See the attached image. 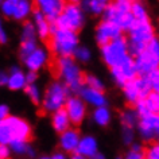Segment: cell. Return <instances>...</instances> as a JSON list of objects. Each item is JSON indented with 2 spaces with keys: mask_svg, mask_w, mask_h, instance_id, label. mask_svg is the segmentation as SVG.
<instances>
[{
  "mask_svg": "<svg viewBox=\"0 0 159 159\" xmlns=\"http://www.w3.org/2000/svg\"><path fill=\"white\" fill-rule=\"evenodd\" d=\"M31 136V127L25 119L8 116L0 121V143L3 146L11 144L15 140L27 142Z\"/></svg>",
  "mask_w": 159,
  "mask_h": 159,
  "instance_id": "6da1fadb",
  "label": "cell"
},
{
  "mask_svg": "<svg viewBox=\"0 0 159 159\" xmlns=\"http://www.w3.org/2000/svg\"><path fill=\"white\" fill-rule=\"evenodd\" d=\"M57 74L62 78L63 84L74 92H81L82 84L85 82V75L81 73L78 65L75 63L71 57H59L55 62Z\"/></svg>",
  "mask_w": 159,
  "mask_h": 159,
  "instance_id": "7a4b0ae2",
  "label": "cell"
},
{
  "mask_svg": "<svg viewBox=\"0 0 159 159\" xmlns=\"http://www.w3.org/2000/svg\"><path fill=\"white\" fill-rule=\"evenodd\" d=\"M50 39V47L59 57H71L78 49L77 34L69 30H57Z\"/></svg>",
  "mask_w": 159,
  "mask_h": 159,
  "instance_id": "3957f363",
  "label": "cell"
},
{
  "mask_svg": "<svg viewBox=\"0 0 159 159\" xmlns=\"http://www.w3.org/2000/svg\"><path fill=\"white\" fill-rule=\"evenodd\" d=\"M58 30H69L73 33L81 29L84 25V11L78 3H66L62 14L54 23Z\"/></svg>",
  "mask_w": 159,
  "mask_h": 159,
  "instance_id": "277c9868",
  "label": "cell"
},
{
  "mask_svg": "<svg viewBox=\"0 0 159 159\" xmlns=\"http://www.w3.org/2000/svg\"><path fill=\"white\" fill-rule=\"evenodd\" d=\"M67 93L69 88L63 84V82H53L47 86L45 97H43V109L46 112H53L55 113L59 109H63L66 105L67 100Z\"/></svg>",
  "mask_w": 159,
  "mask_h": 159,
  "instance_id": "5b68a950",
  "label": "cell"
},
{
  "mask_svg": "<svg viewBox=\"0 0 159 159\" xmlns=\"http://www.w3.org/2000/svg\"><path fill=\"white\" fill-rule=\"evenodd\" d=\"M101 57L104 62L111 69L120 66L127 58L129 57L128 53V42L124 38H119L116 41L108 43L101 47Z\"/></svg>",
  "mask_w": 159,
  "mask_h": 159,
  "instance_id": "8992f818",
  "label": "cell"
},
{
  "mask_svg": "<svg viewBox=\"0 0 159 159\" xmlns=\"http://www.w3.org/2000/svg\"><path fill=\"white\" fill-rule=\"evenodd\" d=\"M111 70H112V75H113V80L116 81V84L123 86V88H124L129 81L136 78V74H138L135 59H134V57H131V55L120 66L113 67V69H111Z\"/></svg>",
  "mask_w": 159,
  "mask_h": 159,
  "instance_id": "52a82bcc",
  "label": "cell"
},
{
  "mask_svg": "<svg viewBox=\"0 0 159 159\" xmlns=\"http://www.w3.org/2000/svg\"><path fill=\"white\" fill-rule=\"evenodd\" d=\"M121 31L123 30L116 23L102 20L101 23H98L96 29V41L102 47L111 42L116 41L119 38H121Z\"/></svg>",
  "mask_w": 159,
  "mask_h": 159,
  "instance_id": "ba28073f",
  "label": "cell"
},
{
  "mask_svg": "<svg viewBox=\"0 0 159 159\" xmlns=\"http://www.w3.org/2000/svg\"><path fill=\"white\" fill-rule=\"evenodd\" d=\"M129 39L131 42L148 45L154 39V27L148 20L140 22L136 20L129 30Z\"/></svg>",
  "mask_w": 159,
  "mask_h": 159,
  "instance_id": "9c48e42d",
  "label": "cell"
},
{
  "mask_svg": "<svg viewBox=\"0 0 159 159\" xmlns=\"http://www.w3.org/2000/svg\"><path fill=\"white\" fill-rule=\"evenodd\" d=\"M139 132L143 140L150 142L159 136V113H152L142 119L139 123Z\"/></svg>",
  "mask_w": 159,
  "mask_h": 159,
  "instance_id": "30bf717a",
  "label": "cell"
},
{
  "mask_svg": "<svg viewBox=\"0 0 159 159\" xmlns=\"http://www.w3.org/2000/svg\"><path fill=\"white\" fill-rule=\"evenodd\" d=\"M37 6V8L41 10L42 14L45 15L47 22L55 23V20L59 18V15L62 14L66 3L61 2V0H38Z\"/></svg>",
  "mask_w": 159,
  "mask_h": 159,
  "instance_id": "8fae6325",
  "label": "cell"
},
{
  "mask_svg": "<svg viewBox=\"0 0 159 159\" xmlns=\"http://www.w3.org/2000/svg\"><path fill=\"white\" fill-rule=\"evenodd\" d=\"M135 65H136L138 74L148 75L152 70L159 69V58L146 49L142 54H139L135 58Z\"/></svg>",
  "mask_w": 159,
  "mask_h": 159,
  "instance_id": "7c38bea8",
  "label": "cell"
},
{
  "mask_svg": "<svg viewBox=\"0 0 159 159\" xmlns=\"http://www.w3.org/2000/svg\"><path fill=\"white\" fill-rule=\"evenodd\" d=\"M65 109L67 115L70 117V121L73 124H80L82 123V120L85 119V113H86V107L84 104V101L81 100L80 97H69Z\"/></svg>",
  "mask_w": 159,
  "mask_h": 159,
  "instance_id": "4fadbf2b",
  "label": "cell"
},
{
  "mask_svg": "<svg viewBox=\"0 0 159 159\" xmlns=\"http://www.w3.org/2000/svg\"><path fill=\"white\" fill-rule=\"evenodd\" d=\"M80 142H81L80 132L73 128L67 129L66 132L61 134V136H59V146L65 152H75L80 146Z\"/></svg>",
  "mask_w": 159,
  "mask_h": 159,
  "instance_id": "5bb4252c",
  "label": "cell"
},
{
  "mask_svg": "<svg viewBox=\"0 0 159 159\" xmlns=\"http://www.w3.org/2000/svg\"><path fill=\"white\" fill-rule=\"evenodd\" d=\"M47 51L42 47H38L33 54H30L29 57L25 59V65L30 71H37L42 69L47 62Z\"/></svg>",
  "mask_w": 159,
  "mask_h": 159,
  "instance_id": "9a60e30c",
  "label": "cell"
},
{
  "mask_svg": "<svg viewBox=\"0 0 159 159\" xmlns=\"http://www.w3.org/2000/svg\"><path fill=\"white\" fill-rule=\"evenodd\" d=\"M80 94L82 96V100L86 101L88 104L96 107V108H100V107H105L107 104V98L104 96V93L100 92V90L92 89L89 86H85V88L81 89Z\"/></svg>",
  "mask_w": 159,
  "mask_h": 159,
  "instance_id": "2e32d148",
  "label": "cell"
},
{
  "mask_svg": "<svg viewBox=\"0 0 159 159\" xmlns=\"http://www.w3.org/2000/svg\"><path fill=\"white\" fill-rule=\"evenodd\" d=\"M70 123H71L70 117L65 108L57 111V112L53 113V116H51V125H53L54 131H57L59 135L66 132L67 129H70Z\"/></svg>",
  "mask_w": 159,
  "mask_h": 159,
  "instance_id": "e0dca14e",
  "label": "cell"
},
{
  "mask_svg": "<svg viewBox=\"0 0 159 159\" xmlns=\"http://www.w3.org/2000/svg\"><path fill=\"white\" fill-rule=\"evenodd\" d=\"M75 154H80L85 158H92L97 154V140L93 136H84L81 138L80 146Z\"/></svg>",
  "mask_w": 159,
  "mask_h": 159,
  "instance_id": "ac0fdd59",
  "label": "cell"
},
{
  "mask_svg": "<svg viewBox=\"0 0 159 159\" xmlns=\"http://www.w3.org/2000/svg\"><path fill=\"white\" fill-rule=\"evenodd\" d=\"M27 84V78L26 74H23V71L16 66H14L11 69V74H10V80H8V88L11 90H20V89H26Z\"/></svg>",
  "mask_w": 159,
  "mask_h": 159,
  "instance_id": "d6986e66",
  "label": "cell"
},
{
  "mask_svg": "<svg viewBox=\"0 0 159 159\" xmlns=\"http://www.w3.org/2000/svg\"><path fill=\"white\" fill-rule=\"evenodd\" d=\"M124 97L125 100L129 102V104H138V101L140 100V92H139V88L136 85V78L132 80V81H129L128 84H127L124 88Z\"/></svg>",
  "mask_w": 159,
  "mask_h": 159,
  "instance_id": "ffe728a7",
  "label": "cell"
},
{
  "mask_svg": "<svg viewBox=\"0 0 159 159\" xmlns=\"http://www.w3.org/2000/svg\"><path fill=\"white\" fill-rule=\"evenodd\" d=\"M81 6L84 7V10L89 11L90 14H94V15H100V14H104L107 7L109 6L108 2L105 0H89V2H82Z\"/></svg>",
  "mask_w": 159,
  "mask_h": 159,
  "instance_id": "44dd1931",
  "label": "cell"
},
{
  "mask_svg": "<svg viewBox=\"0 0 159 159\" xmlns=\"http://www.w3.org/2000/svg\"><path fill=\"white\" fill-rule=\"evenodd\" d=\"M33 12V3L27 0H16V8H15L14 19L23 20Z\"/></svg>",
  "mask_w": 159,
  "mask_h": 159,
  "instance_id": "7402d4cb",
  "label": "cell"
},
{
  "mask_svg": "<svg viewBox=\"0 0 159 159\" xmlns=\"http://www.w3.org/2000/svg\"><path fill=\"white\" fill-rule=\"evenodd\" d=\"M93 121L96 124L105 127L109 124L111 121V112L107 107H100V108H96L93 111Z\"/></svg>",
  "mask_w": 159,
  "mask_h": 159,
  "instance_id": "603a6c76",
  "label": "cell"
},
{
  "mask_svg": "<svg viewBox=\"0 0 159 159\" xmlns=\"http://www.w3.org/2000/svg\"><path fill=\"white\" fill-rule=\"evenodd\" d=\"M138 112L132 109H127L124 112H121L120 115V121L124 128H134V125L138 121Z\"/></svg>",
  "mask_w": 159,
  "mask_h": 159,
  "instance_id": "cb8c5ba5",
  "label": "cell"
},
{
  "mask_svg": "<svg viewBox=\"0 0 159 159\" xmlns=\"http://www.w3.org/2000/svg\"><path fill=\"white\" fill-rule=\"evenodd\" d=\"M136 85L139 88V92H140V100L142 98H147L152 93V88H151V84L147 78V75H140V77H136Z\"/></svg>",
  "mask_w": 159,
  "mask_h": 159,
  "instance_id": "d4e9b609",
  "label": "cell"
},
{
  "mask_svg": "<svg viewBox=\"0 0 159 159\" xmlns=\"http://www.w3.org/2000/svg\"><path fill=\"white\" fill-rule=\"evenodd\" d=\"M131 14H132V16L135 18V20H140V22L148 20V19H147V11H146V7L143 6L140 2H134V3H132Z\"/></svg>",
  "mask_w": 159,
  "mask_h": 159,
  "instance_id": "484cf974",
  "label": "cell"
},
{
  "mask_svg": "<svg viewBox=\"0 0 159 159\" xmlns=\"http://www.w3.org/2000/svg\"><path fill=\"white\" fill-rule=\"evenodd\" d=\"M37 43L35 41H22V45H20V57L22 59H25L29 57L30 54H33L35 50H37Z\"/></svg>",
  "mask_w": 159,
  "mask_h": 159,
  "instance_id": "4316f807",
  "label": "cell"
},
{
  "mask_svg": "<svg viewBox=\"0 0 159 159\" xmlns=\"http://www.w3.org/2000/svg\"><path fill=\"white\" fill-rule=\"evenodd\" d=\"M37 25V34L41 37L42 39H47L49 35L51 34V23H49L47 20H42L39 23H35Z\"/></svg>",
  "mask_w": 159,
  "mask_h": 159,
  "instance_id": "83f0119b",
  "label": "cell"
},
{
  "mask_svg": "<svg viewBox=\"0 0 159 159\" xmlns=\"http://www.w3.org/2000/svg\"><path fill=\"white\" fill-rule=\"evenodd\" d=\"M35 34H37V30L33 23L27 22L23 26V31H22V39L23 41H35Z\"/></svg>",
  "mask_w": 159,
  "mask_h": 159,
  "instance_id": "f1b7e54d",
  "label": "cell"
},
{
  "mask_svg": "<svg viewBox=\"0 0 159 159\" xmlns=\"http://www.w3.org/2000/svg\"><path fill=\"white\" fill-rule=\"evenodd\" d=\"M16 8V0H3L2 2V12L4 16H12Z\"/></svg>",
  "mask_w": 159,
  "mask_h": 159,
  "instance_id": "f546056e",
  "label": "cell"
},
{
  "mask_svg": "<svg viewBox=\"0 0 159 159\" xmlns=\"http://www.w3.org/2000/svg\"><path fill=\"white\" fill-rule=\"evenodd\" d=\"M85 84L88 85L89 88L100 90V92H102V89H104V84L100 81V78H97L96 75H92V74L85 75Z\"/></svg>",
  "mask_w": 159,
  "mask_h": 159,
  "instance_id": "4dcf8cb0",
  "label": "cell"
},
{
  "mask_svg": "<svg viewBox=\"0 0 159 159\" xmlns=\"http://www.w3.org/2000/svg\"><path fill=\"white\" fill-rule=\"evenodd\" d=\"M26 93L29 98L31 101L34 102V104H39V101H41V92H39V88L37 85H27L26 86Z\"/></svg>",
  "mask_w": 159,
  "mask_h": 159,
  "instance_id": "1f68e13d",
  "label": "cell"
},
{
  "mask_svg": "<svg viewBox=\"0 0 159 159\" xmlns=\"http://www.w3.org/2000/svg\"><path fill=\"white\" fill-rule=\"evenodd\" d=\"M147 105L151 111V113H159V94L152 92L148 97L146 98Z\"/></svg>",
  "mask_w": 159,
  "mask_h": 159,
  "instance_id": "d6a6232c",
  "label": "cell"
},
{
  "mask_svg": "<svg viewBox=\"0 0 159 159\" xmlns=\"http://www.w3.org/2000/svg\"><path fill=\"white\" fill-rule=\"evenodd\" d=\"M136 107V112H138V115L140 116L142 119H144V117H148L150 115H152L151 113V111H150V108H148V105H147V101H146V98H142V100H139L138 101V104L135 105Z\"/></svg>",
  "mask_w": 159,
  "mask_h": 159,
  "instance_id": "836d02e7",
  "label": "cell"
},
{
  "mask_svg": "<svg viewBox=\"0 0 159 159\" xmlns=\"http://www.w3.org/2000/svg\"><path fill=\"white\" fill-rule=\"evenodd\" d=\"M147 78H148V81H150V84H151L152 92L159 94V69L152 70L148 75H147Z\"/></svg>",
  "mask_w": 159,
  "mask_h": 159,
  "instance_id": "e575fe53",
  "label": "cell"
},
{
  "mask_svg": "<svg viewBox=\"0 0 159 159\" xmlns=\"http://www.w3.org/2000/svg\"><path fill=\"white\" fill-rule=\"evenodd\" d=\"M10 146H11V150H12L15 154H26L30 147V146H27L26 142H20V140H15L11 143Z\"/></svg>",
  "mask_w": 159,
  "mask_h": 159,
  "instance_id": "d590c367",
  "label": "cell"
},
{
  "mask_svg": "<svg viewBox=\"0 0 159 159\" xmlns=\"http://www.w3.org/2000/svg\"><path fill=\"white\" fill-rule=\"evenodd\" d=\"M74 55L78 61H82V62H88L90 59V51L88 47H78Z\"/></svg>",
  "mask_w": 159,
  "mask_h": 159,
  "instance_id": "8d00e7d4",
  "label": "cell"
},
{
  "mask_svg": "<svg viewBox=\"0 0 159 159\" xmlns=\"http://www.w3.org/2000/svg\"><path fill=\"white\" fill-rule=\"evenodd\" d=\"M115 6H116V8L119 11H121V12H131V8H132V2H129V0H117V2H115Z\"/></svg>",
  "mask_w": 159,
  "mask_h": 159,
  "instance_id": "74e56055",
  "label": "cell"
},
{
  "mask_svg": "<svg viewBox=\"0 0 159 159\" xmlns=\"http://www.w3.org/2000/svg\"><path fill=\"white\" fill-rule=\"evenodd\" d=\"M146 159H159V143L152 144L146 151Z\"/></svg>",
  "mask_w": 159,
  "mask_h": 159,
  "instance_id": "f35d334b",
  "label": "cell"
},
{
  "mask_svg": "<svg viewBox=\"0 0 159 159\" xmlns=\"http://www.w3.org/2000/svg\"><path fill=\"white\" fill-rule=\"evenodd\" d=\"M146 49L150 51V53H152L154 55H157V57L159 58V41L158 39H152V41H151L148 45L146 46Z\"/></svg>",
  "mask_w": 159,
  "mask_h": 159,
  "instance_id": "ab89813d",
  "label": "cell"
},
{
  "mask_svg": "<svg viewBox=\"0 0 159 159\" xmlns=\"http://www.w3.org/2000/svg\"><path fill=\"white\" fill-rule=\"evenodd\" d=\"M123 142L125 144H131L134 142V131L132 128H123Z\"/></svg>",
  "mask_w": 159,
  "mask_h": 159,
  "instance_id": "60d3db41",
  "label": "cell"
},
{
  "mask_svg": "<svg viewBox=\"0 0 159 159\" xmlns=\"http://www.w3.org/2000/svg\"><path fill=\"white\" fill-rule=\"evenodd\" d=\"M124 159H146V152H143V151H132L131 150L129 152H127Z\"/></svg>",
  "mask_w": 159,
  "mask_h": 159,
  "instance_id": "b9f144b4",
  "label": "cell"
},
{
  "mask_svg": "<svg viewBox=\"0 0 159 159\" xmlns=\"http://www.w3.org/2000/svg\"><path fill=\"white\" fill-rule=\"evenodd\" d=\"M33 16H34L35 23H39V22H42V20H47V19L45 18V15L42 14V11L39 10V8H35L33 11Z\"/></svg>",
  "mask_w": 159,
  "mask_h": 159,
  "instance_id": "7bdbcfd3",
  "label": "cell"
},
{
  "mask_svg": "<svg viewBox=\"0 0 159 159\" xmlns=\"http://www.w3.org/2000/svg\"><path fill=\"white\" fill-rule=\"evenodd\" d=\"M26 78H27V84H29V85H34L35 81H37V78H38L37 71H29V73L26 74Z\"/></svg>",
  "mask_w": 159,
  "mask_h": 159,
  "instance_id": "ee69618b",
  "label": "cell"
},
{
  "mask_svg": "<svg viewBox=\"0 0 159 159\" xmlns=\"http://www.w3.org/2000/svg\"><path fill=\"white\" fill-rule=\"evenodd\" d=\"M10 158V147L0 146V159H8Z\"/></svg>",
  "mask_w": 159,
  "mask_h": 159,
  "instance_id": "f6af8a7d",
  "label": "cell"
},
{
  "mask_svg": "<svg viewBox=\"0 0 159 159\" xmlns=\"http://www.w3.org/2000/svg\"><path fill=\"white\" fill-rule=\"evenodd\" d=\"M8 112H10V109L6 104L0 105V117H2V120H4V119L8 117Z\"/></svg>",
  "mask_w": 159,
  "mask_h": 159,
  "instance_id": "bcb514c9",
  "label": "cell"
},
{
  "mask_svg": "<svg viewBox=\"0 0 159 159\" xmlns=\"http://www.w3.org/2000/svg\"><path fill=\"white\" fill-rule=\"evenodd\" d=\"M8 80H10V75H7L6 73L0 74V84L2 85H8Z\"/></svg>",
  "mask_w": 159,
  "mask_h": 159,
  "instance_id": "7dc6e473",
  "label": "cell"
},
{
  "mask_svg": "<svg viewBox=\"0 0 159 159\" xmlns=\"http://www.w3.org/2000/svg\"><path fill=\"white\" fill-rule=\"evenodd\" d=\"M50 158H51V159H67L66 155L63 154V152H55V154L51 155Z\"/></svg>",
  "mask_w": 159,
  "mask_h": 159,
  "instance_id": "c3c4849f",
  "label": "cell"
},
{
  "mask_svg": "<svg viewBox=\"0 0 159 159\" xmlns=\"http://www.w3.org/2000/svg\"><path fill=\"white\" fill-rule=\"evenodd\" d=\"M0 42L2 43H6L7 42V35H6V31H4V29H0Z\"/></svg>",
  "mask_w": 159,
  "mask_h": 159,
  "instance_id": "681fc988",
  "label": "cell"
},
{
  "mask_svg": "<svg viewBox=\"0 0 159 159\" xmlns=\"http://www.w3.org/2000/svg\"><path fill=\"white\" fill-rule=\"evenodd\" d=\"M132 151H143L142 150V146L138 144V143H132V148H131Z\"/></svg>",
  "mask_w": 159,
  "mask_h": 159,
  "instance_id": "f907efd6",
  "label": "cell"
},
{
  "mask_svg": "<svg viewBox=\"0 0 159 159\" xmlns=\"http://www.w3.org/2000/svg\"><path fill=\"white\" fill-rule=\"evenodd\" d=\"M89 159H105V157L102 154H100V152H97L94 157H92V158H89Z\"/></svg>",
  "mask_w": 159,
  "mask_h": 159,
  "instance_id": "816d5d0a",
  "label": "cell"
},
{
  "mask_svg": "<svg viewBox=\"0 0 159 159\" xmlns=\"http://www.w3.org/2000/svg\"><path fill=\"white\" fill-rule=\"evenodd\" d=\"M70 159H86V158L82 157V155H80V154H74V155H71Z\"/></svg>",
  "mask_w": 159,
  "mask_h": 159,
  "instance_id": "f5cc1de1",
  "label": "cell"
},
{
  "mask_svg": "<svg viewBox=\"0 0 159 159\" xmlns=\"http://www.w3.org/2000/svg\"><path fill=\"white\" fill-rule=\"evenodd\" d=\"M27 154H29L31 158H33V157H35V151H34L33 148H31V147H29V151H27Z\"/></svg>",
  "mask_w": 159,
  "mask_h": 159,
  "instance_id": "db71d44e",
  "label": "cell"
},
{
  "mask_svg": "<svg viewBox=\"0 0 159 159\" xmlns=\"http://www.w3.org/2000/svg\"><path fill=\"white\" fill-rule=\"evenodd\" d=\"M39 159H51V158H49V157H42V158H39Z\"/></svg>",
  "mask_w": 159,
  "mask_h": 159,
  "instance_id": "11a10c76",
  "label": "cell"
},
{
  "mask_svg": "<svg viewBox=\"0 0 159 159\" xmlns=\"http://www.w3.org/2000/svg\"><path fill=\"white\" fill-rule=\"evenodd\" d=\"M117 159H121V158H117Z\"/></svg>",
  "mask_w": 159,
  "mask_h": 159,
  "instance_id": "9f6ffc18",
  "label": "cell"
}]
</instances>
